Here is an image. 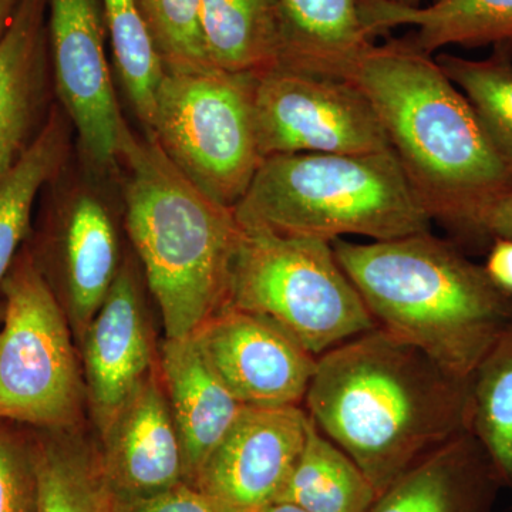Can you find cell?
Segmentation results:
<instances>
[{
	"label": "cell",
	"mask_w": 512,
	"mask_h": 512,
	"mask_svg": "<svg viewBox=\"0 0 512 512\" xmlns=\"http://www.w3.org/2000/svg\"><path fill=\"white\" fill-rule=\"evenodd\" d=\"M303 402L377 495L470 431V382L380 326L319 356Z\"/></svg>",
	"instance_id": "6da1fadb"
},
{
	"label": "cell",
	"mask_w": 512,
	"mask_h": 512,
	"mask_svg": "<svg viewBox=\"0 0 512 512\" xmlns=\"http://www.w3.org/2000/svg\"><path fill=\"white\" fill-rule=\"evenodd\" d=\"M343 79L372 104L431 218L477 234L481 214L510 187L512 173L436 59L404 37L375 43Z\"/></svg>",
	"instance_id": "7a4b0ae2"
},
{
	"label": "cell",
	"mask_w": 512,
	"mask_h": 512,
	"mask_svg": "<svg viewBox=\"0 0 512 512\" xmlns=\"http://www.w3.org/2000/svg\"><path fill=\"white\" fill-rule=\"evenodd\" d=\"M119 158L124 224L165 336L187 338L227 305L241 225L234 208L198 190L127 120Z\"/></svg>",
	"instance_id": "3957f363"
},
{
	"label": "cell",
	"mask_w": 512,
	"mask_h": 512,
	"mask_svg": "<svg viewBox=\"0 0 512 512\" xmlns=\"http://www.w3.org/2000/svg\"><path fill=\"white\" fill-rule=\"evenodd\" d=\"M332 248L377 325L458 379L470 382L511 322L512 296L430 231L369 244L339 238Z\"/></svg>",
	"instance_id": "277c9868"
},
{
	"label": "cell",
	"mask_w": 512,
	"mask_h": 512,
	"mask_svg": "<svg viewBox=\"0 0 512 512\" xmlns=\"http://www.w3.org/2000/svg\"><path fill=\"white\" fill-rule=\"evenodd\" d=\"M241 224L332 242L429 232L431 214L393 150L265 158L237 207Z\"/></svg>",
	"instance_id": "5b68a950"
},
{
	"label": "cell",
	"mask_w": 512,
	"mask_h": 512,
	"mask_svg": "<svg viewBox=\"0 0 512 512\" xmlns=\"http://www.w3.org/2000/svg\"><path fill=\"white\" fill-rule=\"evenodd\" d=\"M239 225L225 306L271 320L315 357L379 326L332 242Z\"/></svg>",
	"instance_id": "8992f818"
},
{
	"label": "cell",
	"mask_w": 512,
	"mask_h": 512,
	"mask_svg": "<svg viewBox=\"0 0 512 512\" xmlns=\"http://www.w3.org/2000/svg\"><path fill=\"white\" fill-rule=\"evenodd\" d=\"M150 134L198 190L235 208L261 165L255 73L164 64Z\"/></svg>",
	"instance_id": "52a82bcc"
},
{
	"label": "cell",
	"mask_w": 512,
	"mask_h": 512,
	"mask_svg": "<svg viewBox=\"0 0 512 512\" xmlns=\"http://www.w3.org/2000/svg\"><path fill=\"white\" fill-rule=\"evenodd\" d=\"M0 296V420L72 429L86 386L69 319L28 249L16 256Z\"/></svg>",
	"instance_id": "ba28073f"
},
{
	"label": "cell",
	"mask_w": 512,
	"mask_h": 512,
	"mask_svg": "<svg viewBox=\"0 0 512 512\" xmlns=\"http://www.w3.org/2000/svg\"><path fill=\"white\" fill-rule=\"evenodd\" d=\"M45 192V255H32L43 274L59 278L64 312L82 339L123 262L113 205L120 177L96 173L73 153Z\"/></svg>",
	"instance_id": "9c48e42d"
},
{
	"label": "cell",
	"mask_w": 512,
	"mask_h": 512,
	"mask_svg": "<svg viewBox=\"0 0 512 512\" xmlns=\"http://www.w3.org/2000/svg\"><path fill=\"white\" fill-rule=\"evenodd\" d=\"M254 114L262 160L392 150L370 101L343 77L269 67L255 73Z\"/></svg>",
	"instance_id": "30bf717a"
},
{
	"label": "cell",
	"mask_w": 512,
	"mask_h": 512,
	"mask_svg": "<svg viewBox=\"0 0 512 512\" xmlns=\"http://www.w3.org/2000/svg\"><path fill=\"white\" fill-rule=\"evenodd\" d=\"M56 103L69 117L76 153L96 173L120 177L124 119L106 53L101 0H47Z\"/></svg>",
	"instance_id": "8fae6325"
},
{
	"label": "cell",
	"mask_w": 512,
	"mask_h": 512,
	"mask_svg": "<svg viewBox=\"0 0 512 512\" xmlns=\"http://www.w3.org/2000/svg\"><path fill=\"white\" fill-rule=\"evenodd\" d=\"M306 424L301 406L245 407L192 485L227 512H264L291 477Z\"/></svg>",
	"instance_id": "7c38bea8"
},
{
	"label": "cell",
	"mask_w": 512,
	"mask_h": 512,
	"mask_svg": "<svg viewBox=\"0 0 512 512\" xmlns=\"http://www.w3.org/2000/svg\"><path fill=\"white\" fill-rule=\"evenodd\" d=\"M194 336L244 406H299L305 400L318 357L271 320L225 306Z\"/></svg>",
	"instance_id": "4fadbf2b"
},
{
	"label": "cell",
	"mask_w": 512,
	"mask_h": 512,
	"mask_svg": "<svg viewBox=\"0 0 512 512\" xmlns=\"http://www.w3.org/2000/svg\"><path fill=\"white\" fill-rule=\"evenodd\" d=\"M82 343L86 397L101 431L154 369L140 276L131 259L121 262Z\"/></svg>",
	"instance_id": "5bb4252c"
},
{
	"label": "cell",
	"mask_w": 512,
	"mask_h": 512,
	"mask_svg": "<svg viewBox=\"0 0 512 512\" xmlns=\"http://www.w3.org/2000/svg\"><path fill=\"white\" fill-rule=\"evenodd\" d=\"M100 433L101 467L116 498L146 497L185 483L183 448L156 369Z\"/></svg>",
	"instance_id": "9a60e30c"
},
{
	"label": "cell",
	"mask_w": 512,
	"mask_h": 512,
	"mask_svg": "<svg viewBox=\"0 0 512 512\" xmlns=\"http://www.w3.org/2000/svg\"><path fill=\"white\" fill-rule=\"evenodd\" d=\"M55 104L47 0H23L0 39V173L32 146Z\"/></svg>",
	"instance_id": "2e32d148"
},
{
	"label": "cell",
	"mask_w": 512,
	"mask_h": 512,
	"mask_svg": "<svg viewBox=\"0 0 512 512\" xmlns=\"http://www.w3.org/2000/svg\"><path fill=\"white\" fill-rule=\"evenodd\" d=\"M160 373L183 448L184 481L194 484L247 406L212 369L194 335L165 340Z\"/></svg>",
	"instance_id": "e0dca14e"
},
{
	"label": "cell",
	"mask_w": 512,
	"mask_h": 512,
	"mask_svg": "<svg viewBox=\"0 0 512 512\" xmlns=\"http://www.w3.org/2000/svg\"><path fill=\"white\" fill-rule=\"evenodd\" d=\"M501 487L484 448L466 431L397 478L369 512H495Z\"/></svg>",
	"instance_id": "ac0fdd59"
},
{
	"label": "cell",
	"mask_w": 512,
	"mask_h": 512,
	"mask_svg": "<svg viewBox=\"0 0 512 512\" xmlns=\"http://www.w3.org/2000/svg\"><path fill=\"white\" fill-rule=\"evenodd\" d=\"M365 22L375 40L399 26H413L416 32L404 39L431 56L451 45L480 47L512 42V0H434L427 8L366 0Z\"/></svg>",
	"instance_id": "d6986e66"
},
{
	"label": "cell",
	"mask_w": 512,
	"mask_h": 512,
	"mask_svg": "<svg viewBox=\"0 0 512 512\" xmlns=\"http://www.w3.org/2000/svg\"><path fill=\"white\" fill-rule=\"evenodd\" d=\"M284 52L279 66L345 76L375 45L365 22L366 0H279Z\"/></svg>",
	"instance_id": "ffe728a7"
},
{
	"label": "cell",
	"mask_w": 512,
	"mask_h": 512,
	"mask_svg": "<svg viewBox=\"0 0 512 512\" xmlns=\"http://www.w3.org/2000/svg\"><path fill=\"white\" fill-rule=\"evenodd\" d=\"M73 141L72 123L56 103L32 146L0 173V291L28 238L36 200L69 163Z\"/></svg>",
	"instance_id": "44dd1931"
},
{
	"label": "cell",
	"mask_w": 512,
	"mask_h": 512,
	"mask_svg": "<svg viewBox=\"0 0 512 512\" xmlns=\"http://www.w3.org/2000/svg\"><path fill=\"white\" fill-rule=\"evenodd\" d=\"M200 23L208 59L217 69L258 73L281 63L279 0H200Z\"/></svg>",
	"instance_id": "7402d4cb"
},
{
	"label": "cell",
	"mask_w": 512,
	"mask_h": 512,
	"mask_svg": "<svg viewBox=\"0 0 512 512\" xmlns=\"http://www.w3.org/2000/svg\"><path fill=\"white\" fill-rule=\"evenodd\" d=\"M376 498L365 473L308 414L301 456L276 503L295 504L308 512H369Z\"/></svg>",
	"instance_id": "603a6c76"
},
{
	"label": "cell",
	"mask_w": 512,
	"mask_h": 512,
	"mask_svg": "<svg viewBox=\"0 0 512 512\" xmlns=\"http://www.w3.org/2000/svg\"><path fill=\"white\" fill-rule=\"evenodd\" d=\"M59 431L33 444L36 512H113L116 495L101 461L79 437Z\"/></svg>",
	"instance_id": "cb8c5ba5"
},
{
	"label": "cell",
	"mask_w": 512,
	"mask_h": 512,
	"mask_svg": "<svg viewBox=\"0 0 512 512\" xmlns=\"http://www.w3.org/2000/svg\"><path fill=\"white\" fill-rule=\"evenodd\" d=\"M468 430L512 488V319L471 376Z\"/></svg>",
	"instance_id": "d4e9b609"
},
{
	"label": "cell",
	"mask_w": 512,
	"mask_h": 512,
	"mask_svg": "<svg viewBox=\"0 0 512 512\" xmlns=\"http://www.w3.org/2000/svg\"><path fill=\"white\" fill-rule=\"evenodd\" d=\"M113 55L114 72L143 130H150L156 94L163 77L158 55L136 0H101Z\"/></svg>",
	"instance_id": "484cf974"
},
{
	"label": "cell",
	"mask_w": 512,
	"mask_h": 512,
	"mask_svg": "<svg viewBox=\"0 0 512 512\" xmlns=\"http://www.w3.org/2000/svg\"><path fill=\"white\" fill-rule=\"evenodd\" d=\"M441 70L466 96L481 126L512 173V42L494 45L483 60L436 57Z\"/></svg>",
	"instance_id": "4316f807"
},
{
	"label": "cell",
	"mask_w": 512,
	"mask_h": 512,
	"mask_svg": "<svg viewBox=\"0 0 512 512\" xmlns=\"http://www.w3.org/2000/svg\"><path fill=\"white\" fill-rule=\"evenodd\" d=\"M164 64L212 66L200 23V0H136Z\"/></svg>",
	"instance_id": "83f0119b"
},
{
	"label": "cell",
	"mask_w": 512,
	"mask_h": 512,
	"mask_svg": "<svg viewBox=\"0 0 512 512\" xmlns=\"http://www.w3.org/2000/svg\"><path fill=\"white\" fill-rule=\"evenodd\" d=\"M0 512H36L35 450L0 420Z\"/></svg>",
	"instance_id": "f1b7e54d"
},
{
	"label": "cell",
	"mask_w": 512,
	"mask_h": 512,
	"mask_svg": "<svg viewBox=\"0 0 512 512\" xmlns=\"http://www.w3.org/2000/svg\"><path fill=\"white\" fill-rule=\"evenodd\" d=\"M113 512H227L188 483L146 497L116 498Z\"/></svg>",
	"instance_id": "f546056e"
},
{
	"label": "cell",
	"mask_w": 512,
	"mask_h": 512,
	"mask_svg": "<svg viewBox=\"0 0 512 512\" xmlns=\"http://www.w3.org/2000/svg\"><path fill=\"white\" fill-rule=\"evenodd\" d=\"M477 234L512 239V184L481 214Z\"/></svg>",
	"instance_id": "4dcf8cb0"
},
{
	"label": "cell",
	"mask_w": 512,
	"mask_h": 512,
	"mask_svg": "<svg viewBox=\"0 0 512 512\" xmlns=\"http://www.w3.org/2000/svg\"><path fill=\"white\" fill-rule=\"evenodd\" d=\"M488 278L500 291L512 296V239L495 238L484 266Z\"/></svg>",
	"instance_id": "1f68e13d"
},
{
	"label": "cell",
	"mask_w": 512,
	"mask_h": 512,
	"mask_svg": "<svg viewBox=\"0 0 512 512\" xmlns=\"http://www.w3.org/2000/svg\"><path fill=\"white\" fill-rule=\"evenodd\" d=\"M22 2L23 0H0V39L9 29Z\"/></svg>",
	"instance_id": "d6a6232c"
},
{
	"label": "cell",
	"mask_w": 512,
	"mask_h": 512,
	"mask_svg": "<svg viewBox=\"0 0 512 512\" xmlns=\"http://www.w3.org/2000/svg\"><path fill=\"white\" fill-rule=\"evenodd\" d=\"M264 512H308L303 510V508L298 507V505L291 503H284V501H279V503H274L269 505L268 508Z\"/></svg>",
	"instance_id": "836d02e7"
},
{
	"label": "cell",
	"mask_w": 512,
	"mask_h": 512,
	"mask_svg": "<svg viewBox=\"0 0 512 512\" xmlns=\"http://www.w3.org/2000/svg\"><path fill=\"white\" fill-rule=\"evenodd\" d=\"M390 2L403 8H420L421 5V0H390Z\"/></svg>",
	"instance_id": "e575fe53"
}]
</instances>
